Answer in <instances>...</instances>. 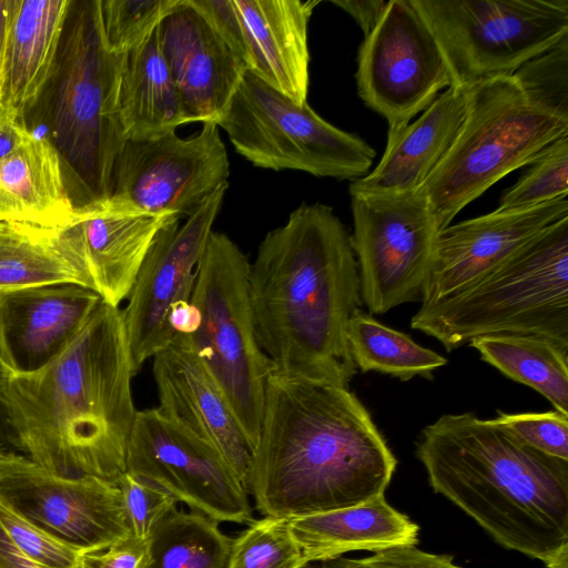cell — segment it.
Here are the masks:
<instances>
[{"label": "cell", "instance_id": "cell-47", "mask_svg": "<svg viewBox=\"0 0 568 568\" xmlns=\"http://www.w3.org/2000/svg\"><path fill=\"white\" fill-rule=\"evenodd\" d=\"M12 11L13 0H0V108L2 104L3 70Z\"/></svg>", "mask_w": 568, "mask_h": 568}, {"label": "cell", "instance_id": "cell-27", "mask_svg": "<svg viewBox=\"0 0 568 568\" xmlns=\"http://www.w3.org/2000/svg\"><path fill=\"white\" fill-rule=\"evenodd\" d=\"M158 27L123 55L119 114L125 140L158 138L186 123L162 55Z\"/></svg>", "mask_w": 568, "mask_h": 568}, {"label": "cell", "instance_id": "cell-19", "mask_svg": "<svg viewBox=\"0 0 568 568\" xmlns=\"http://www.w3.org/2000/svg\"><path fill=\"white\" fill-rule=\"evenodd\" d=\"M152 373L159 397L156 409L214 447L245 488L251 448L189 334L176 333L171 343L152 357Z\"/></svg>", "mask_w": 568, "mask_h": 568}, {"label": "cell", "instance_id": "cell-13", "mask_svg": "<svg viewBox=\"0 0 568 568\" xmlns=\"http://www.w3.org/2000/svg\"><path fill=\"white\" fill-rule=\"evenodd\" d=\"M229 174L219 125L209 121L185 139L173 131L126 140L114 165L110 197L142 213L187 217L227 183Z\"/></svg>", "mask_w": 568, "mask_h": 568}, {"label": "cell", "instance_id": "cell-25", "mask_svg": "<svg viewBox=\"0 0 568 568\" xmlns=\"http://www.w3.org/2000/svg\"><path fill=\"white\" fill-rule=\"evenodd\" d=\"M74 210L55 149L32 131L0 161V221L58 230L70 223Z\"/></svg>", "mask_w": 568, "mask_h": 568}, {"label": "cell", "instance_id": "cell-15", "mask_svg": "<svg viewBox=\"0 0 568 568\" xmlns=\"http://www.w3.org/2000/svg\"><path fill=\"white\" fill-rule=\"evenodd\" d=\"M125 471L217 523L254 520L243 483L219 452L172 423L156 407L136 412Z\"/></svg>", "mask_w": 568, "mask_h": 568}, {"label": "cell", "instance_id": "cell-2", "mask_svg": "<svg viewBox=\"0 0 568 568\" xmlns=\"http://www.w3.org/2000/svg\"><path fill=\"white\" fill-rule=\"evenodd\" d=\"M256 337L273 372L348 387L346 326L362 306L351 234L332 207L302 204L261 242L248 274Z\"/></svg>", "mask_w": 568, "mask_h": 568}, {"label": "cell", "instance_id": "cell-32", "mask_svg": "<svg viewBox=\"0 0 568 568\" xmlns=\"http://www.w3.org/2000/svg\"><path fill=\"white\" fill-rule=\"evenodd\" d=\"M307 562L286 518L253 520L235 539L227 568H304Z\"/></svg>", "mask_w": 568, "mask_h": 568}, {"label": "cell", "instance_id": "cell-45", "mask_svg": "<svg viewBox=\"0 0 568 568\" xmlns=\"http://www.w3.org/2000/svg\"><path fill=\"white\" fill-rule=\"evenodd\" d=\"M0 568H47L26 556L0 524Z\"/></svg>", "mask_w": 568, "mask_h": 568}, {"label": "cell", "instance_id": "cell-41", "mask_svg": "<svg viewBox=\"0 0 568 568\" xmlns=\"http://www.w3.org/2000/svg\"><path fill=\"white\" fill-rule=\"evenodd\" d=\"M148 540L131 536L99 552L83 556L81 568H145Z\"/></svg>", "mask_w": 568, "mask_h": 568}, {"label": "cell", "instance_id": "cell-10", "mask_svg": "<svg viewBox=\"0 0 568 568\" xmlns=\"http://www.w3.org/2000/svg\"><path fill=\"white\" fill-rule=\"evenodd\" d=\"M446 59L452 87L469 90L568 37V0H413Z\"/></svg>", "mask_w": 568, "mask_h": 568}, {"label": "cell", "instance_id": "cell-5", "mask_svg": "<svg viewBox=\"0 0 568 568\" xmlns=\"http://www.w3.org/2000/svg\"><path fill=\"white\" fill-rule=\"evenodd\" d=\"M123 55L104 43L100 0H71L53 72L37 104L75 207L111 194L126 141L119 114Z\"/></svg>", "mask_w": 568, "mask_h": 568}, {"label": "cell", "instance_id": "cell-44", "mask_svg": "<svg viewBox=\"0 0 568 568\" xmlns=\"http://www.w3.org/2000/svg\"><path fill=\"white\" fill-rule=\"evenodd\" d=\"M11 374L12 372L4 362L0 349V443L20 450L7 403V383Z\"/></svg>", "mask_w": 568, "mask_h": 568}, {"label": "cell", "instance_id": "cell-22", "mask_svg": "<svg viewBox=\"0 0 568 568\" xmlns=\"http://www.w3.org/2000/svg\"><path fill=\"white\" fill-rule=\"evenodd\" d=\"M320 0H233L247 70L297 104L307 102L308 22Z\"/></svg>", "mask_w": 568, "mask_h": 568}, {"label": "cell", "instance_id": "cell-42", "mask_svg": "<svg viewBox=\"0 0 568 568\" xmlns=\"http://www.w3.org/2000/svg\"><path fill=\"white\" fill-rule=\"evenodd\" d=\"M389 1V0H388ZM388 1L385 0H332L331 2L347 12L361 27L364 37L377 24Z\"/></svg>", "mask_w": 568, "mask_h": 568}, {"label": "cell", "instance_id": "cell-35", "mask_svg": "<svg viewBox=\"0 0 568 568\" xmlns=\"http://www.w3.org/2000/svg\"><path fill=\"white\" fill-rule=\"evenodd\" d=\"M180 0H100V21L106 48L124 54L144 41Z\"/></svg>", "mask_w": 568, "mask_h": 568}, {"label": "cell", "instance_id": "cell-30", "mask_svg": "<svg viewBox=\"0 0 568 568\" xmlns=\"http://www.w3.org/2000/svg\"><path fill=\"white\" fill-rule=\"evenodd\" d=\"M346 339L354 365L363 373L376 372L404 382L416 376L432 379L434 372L447 364L446 357L362 308L349 317Z\"/></svg>", "mask_w": 568, "mask_h": 568}, {"label": "cell", "instance_id": "cell-46", "mask_svg": "<svg viewBox=\"0 0 568 568\" xmlns=\"http://www.w3.org/2000/svg\"><path fill=\"white\" fill-rule=\"evenodd\" d=\"M169 323L174 334H191L196 328L197 311L191 302L181 303L172 310Z\"/></svg>", "mask_w": 568, "mask_h": 568}, {"label": "cell", "instance_id": "cell-21", "mask_svg": "<svg viewBox=\"0 0 568 568\" xmlns=\"http://www.w3.org/2000/svg\"><path fill=\"white\" fill-rule=\"evenodd\" d=\"M101 302L74 283L0 291V349L12 374L36 372L57 357Z\"/></svg>", "mask_w": 568, "mask_h": 568}, {"label": "cell", "instance_id": "cell-31", "mask_svg": "<svg viewBox=\"0 0 568 568\" xmlns=\"http://www.w3.org/2000/svg\"><path fill=\"white\" fill-rule=\"evenodd\" d=\"M232 544L214 519L174 509L148 538L145 568H227Z\"/></svg>", "mask_w": 568, "mask_h": 568}, {"label": "cell", "instance_id": "cell-28", "mask_svg": "<svg viewBox=\"0 0 568 568\" xmlns=\"http://www.w3.org/2000/svg\"><path fill=\"white\" fill-rule=\"evenodd\" d=\"M57 283L89 287L63 229L0 221V291Z\"/></svg>", "mask_w": 568, "mask_h": 568}, {"label": "cell", "instance_id": "cell-34", "mask_svg": "<svg viewBox=\"0 0 568 568\" xmlns=\"http://www.w3.org/2000/svg\"><path fill=\"white\" fill-rule=\"evenodd\" d=\"M511 75L534 108L568 122V37Z\"/></svg>", "mask_w": 568, "mask_h": 568}, {"label": "cell", "instance_id": "cell-3", "mask_svg": "<svg viewBox=\"0 0 568 568\" xmlns=\"http://www.w3.org/2000/svg\"><path fill=\"white\" fill-rule=\"evenodd\" d=\"M134 375L122 310L101 302L57 357L9 377L7 403L20 450L57 476L116 483L138 412Z\"/></svg>", "mask_w": 568, "mask_h": 568}, {"label": "cell", "instance_id": "cell-24", "mask_svg": "<svg viewBox=\"0 0 568 568\" xmlns=\"http://www.w3.org/2000/svg\"><path fill=\"white\" fill-rule=\"evenodd\" d=\"M71 0H13L1 108L26 123L53 72Z\"/></svg>", "mask_w": 568, "mask_h": 568}, {"label": "cell", "instance_id": "cell-29", "mask_svg": "<svg viewBox=\"0 0 568 568\" xmlns=\"http://www.w3.org/2000/svg\"><path fill=\"white\" fill-rule=\"evenodd\" d=\"M481 361L545 396L568 415V348L539 335L490 334L468 343Z\"/></svg>", "mask_w": 568, "mask_h": 568}, {"label": "cell", "instance_id": "cell-37", "mask_svg": "<svg viewBox=\"0 0 568 568\" xmlns=\"http://www.w3.org/2000/svg\"><path fill=\"white\" fill-rule=\"evenodd\" d=\"M116 484L135 538L148 540L158 524L176 509L175 498L145 479L124 471Z\"/></svg>", "mask_w": 568, "mask_h": 568}, {"label": "cell", "instance_id": "cell-38", "mask_svg": "<svg viewBox=\"0 0 568 568\" xmlns=\"http://www.w3.org/2000/svg\"><path fill=\"white\" fill-rule=\"evenodd\" d=\"M496 419L526 445L546 455L568 460V415L545 413H505Z\"/></svg>", "mask_w": 568, "mask_h": 568}, {"label": "cell", "instance_id": "cell-33", "mask_svg": "<svg viewBox=\"0 0 568 568\" xmlns=\"http://www.w3.org/2000/svg\"><path fill=\"white\" fill-rule=\"evenodd\" d=\"M561 196H568V134L549 144L503 192L496 210L527 209Z\"/></svg>", "mask_w": 568, "mask_h": 568}, {"label": "cell", "instance_id": "cell-6", "mask_svg": "<svg viewBox=\"0 0 568 568\" xmlns=\"http://www.w3.org/2000/svg\"><path fill=\"white\" fill-rule=\"evenodd\" d=\"M413 329L452 352L490 334H531L568 348V216L550 224L474 284L422 305Z\"/></svg>", "mask_w": 568, "mask_h": 568}, {"label": "cell", "instance_id": "cell-39", "mask_svg": "<svg viewBox=\"0 0 568 568\" xmlns=\"http://www.w3.org/2000/svg\"><path fill=\"white\" fill-rule=\"evenodd\" d=\"M316 568H462L447 555L426 552L416 545H397L375 550L364 558L336 557Z\"/></svg>", "mask_w": 568, "mask_h": 568}, {"label": "cell", "instance_id": "cell-16", "mask_svg": "<svg viewBox=\"0 0 568 568\" xmlns=\"http://www.w3.org/2000/svg\"><path fill=\"white\" fill-rule=\"evenodd\" d=\"M229 183L221 185L185 222L172 216L158 232L128 296L124 327L136 374L146 359L174 337L172 310L190 302L196 268L206 247Z\"/></svg>", "mask_w": 568, "mask_h": 568}, {"label": "cell", "instance_id": "cell-43", "mask_svg": "<svg viewBox=\"0 0 568 568\" xmlns=\"http://www.w3.org/2000/svg\"><path fill=\"white\" fill-rule=\"evenodd\" d=\"M31 132L24 122L0 108V161L21 146Z\"/></svg>", "mask_w": 568, "mask_h": 568}, {"label": "cell", "instance_id": "cell-23", "mask_svg": "<svg viewBox=\"0 0 568 568\" xmlns=\"http://www.w3.org/2000/svg\"><path fill=\"white\" fill-rule=\"evenodd\" d=\"M467 111V91L449 87L413 123L388 130L385 152L349 185V194H395L420 189L453 145Z\"/></svg>", "mask_w": 568, "mask_h": 568}, {"label": "cell", "instance_id": "cell-7", "mask_svg": "<svg viewBox=\"0 0 568 568\" xmlns=\"http://www.w3.org/2000/svg\"><path fill=\"white\" fill-rule=\"evenodd\" d=\"M568 134V122L534 108L513 75L467 90V111L447 154L420 187L438 230L510 172Z\"/></svg>", "mask_w": 568, "mask_h": 568}, {"label": "cell", "instance_id": "cell-14", "mask_svg": "<svg viewBox=\"0 0 568 568\" xmlns=\"http://www.w3.org/2000/svg\"><path fill=\"white\" fill-rule=\"evenodd\" d=\"M0 504L85 554L132 536L116 483L60 477L14 453L0 458Z\"/></svg>", "mask_w": 568, "mask_h": 568}, {"label": "cell", "instance_id": "cell-11", "mask_svg": "<svg viewBox=\"0 0 568 568\" xmlns=\"http://www.w3.org/2000/svg\"><path fill=\"white\" fill-rule=\"evenodd\" d=\"M351 209L361 297L369 314L420 301L439 232L423 191L351 193Z\"/></svg>", "mask_w": 568, "mask_h": 568}, {"label": "cell", "instance_id": "cell-18", "mask_svg": "<svg viewBox=\"0 0 568 568\" xmlns=\"http://www.w3.org/2000/svg\"><path fill=\"white\" fill-rule=\"evenodd\" d=\"M158 29L186 123H216L247 71L245 62L190 0H180Z\"/></svg>", "mask_w": 568, "mask_h": 568}, {"label": "cell", "instance_id": "cell-40", "mask_svg": "<svg viewBox=\"0 0 568 568\" xmlns=\"http://www.w3.org/2000/svg\"><path fill=\"white\" fill-rule=\"evenodd\" d=\"M245 62L241 22L233 0H190ZM246 64V62H245Z\"/></svg>", "mask_w": 568, "mask_h": 568}, {"label": "cell", "instance_id": "cell-17", "mask_svg": "<svg viewBox=\"0 0 568 568\" xmlns=\"http://www.w3.org/2000/svg\"><path fill=\"white\" fill-rule=\"evenodd\" d=\"M568 216V196L520 210L449 224L437 233L423 284L422 305L467 288L550 224Z\"/></svg>", "mask_w": 568, "mask_h": 568}, {"label": "cell", "instance_id": "cell-36", "mask_svg": "<svg viewBox=\"0 0 568 568\" xmlns=\"http://www.w3.org/2000/svg\"><path fill=\"white\" fill-rule=\"evenodd\" d=\"M0 524L14 545L47 568H81L85 552L63 542L0 504Z\"/></svg>", "mask_w": 568, "mask_h": 568}, {"label": "cell", "instance_id": "cell-49", "mask_svg": "<svg viewBox=\"0 0 568 568\" xmlns=\"http://www.w3.org/2000/svg\"><path fill=\"white\" fill-rule=\"evenodd\" d=\"M3 454L4 452L0 448V458L2 457Z\"/></svg>", "mask_w": 568, "mask_h": 568}, {"label": "cell", "instance_id": "cell-26", "mask_svg": "<svg viewBox=\"0 0 568 568\" xmlns=\"http://www.w3.org/2000/svg\"><path fill=\"white\" fill-rule=\"evenodd\" d=\"M288 526L307 564L352 550H378L416 545L419 527L393 508L384 495L356 506L288 518Z\"/></svg>", "mask_w": 568, "mask_h": 568}, {"label": "cell", "instance_id": "cell-8", "mask_svg": "<svg viewBox=\"0 0 568 568\" xmlns=\"http://www.w3.org/2000/svg\"><path fill=\"white\" fill-rule=\"evenodd\" d=\"M250 262L226 234L212 231L196 268L190 302L197 311L191 343L219 384L253 450L273 373L255 332Z\"/></svg>", "mask_w": 568, "mask_h": 568}, {"label": "cell", "instance_id": "cell-4", "mask_svg": "<svg viewBox=\"0 0 568 568\" xmlns=\"http://www.w3.org/2000/svg\"><path fill=\"white\" fill-rule=\"evenodd\" d=\"M416 456L433 489L505 548L545 561L568 546V460L473 413L424 427Z\"/></svg>", "mask_w": 568, "mask_h": 568}, {"label": "cell", "instance_id": "cell-12", "mask_svg": "<svg viewBox=\"0 0 568 568\" xmlns=\"http://www.w3.org/2000/svg\"><path fill=\"white\" fill-rule=\"evenodd\" d=\"M355 77L358 95L386 119L388 130L408 124L453 84L443 51L413 0L388 1L358 48Z\"/></svg>", "mask_w": 568, "mask_h": 568}, {"label": "cell", "instance_id": "cell-9", "mask_svg": "<svg viewBox=\"0 0 568 568\" xmlns=\"http://www.w3.org/2000/svg\"><path fill=\"white\" fill-rule=\"evenodd\" d=\"M253 165L295 170L321 178L357 180L367 174L374 149L322 119L246 71L216 122Z\"/></svg>", "mask_w": 568, "mask_h": 568}, {"label": "cell", "instance_id": "cell-1", "mask_svg": "<svg viewBox=\"0 0 568 568\" xmlns=\"http://www.w3.org/2000/svg\"><path fill=\"white\" fill-rule=\"evenodd\" d=\"M397 460L348 387L272 373L245 490L257 510L293 518L384 495Z\"/></svg>", "mask_w": 568, "mask_h": 568}, {"label": "cell", "instance_id": "cell-20", "mask_svg": "<svg viewBox=\"0 0 568 568\" xmlns=\"http://www.w3.org/2000/svg\"><path fill=\"white\" fill-rule=\"evenodd\" d=\"M172 216L134 210L111 197L78 206L63 231L89 287L119 307L128 298L161 227Z\"/></svg>", "mask_w": 568, "mask_h": 568}, {"label": "cell", "instance_id": "cell-48", "mask_svg": "<svg viewBox=\"0 0 568 568\" xmlns=\"http://www.w3.org/2000/svg\"><path fill=\"white\" fill-rule=\"evenodd\" d=\"M547 568H568V546L544 561Z\"/></svg>", "mask_w": 568, "mask_h": 568}]
</instances>
